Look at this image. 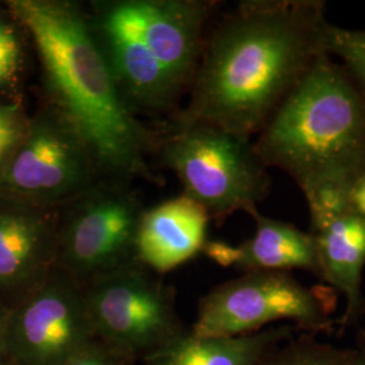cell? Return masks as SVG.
<instances>
[{
	"label": "cell",
	"mask_w": 365,
	"mask_h": 365,
	"mask_svg": "<svg viewBox=\"0 0 365 365\" xmlns=\"http://www.w3.org/2000/svg\"><path fill=\"white\" fill-rule=\"evenodd\" d=\"M102 179L87 146L48 107L30 118L24 143L0 168V197L61 209Z\"/></svg>",
	"instance_id": "cell-7"
},
{
	"label": "cell",
	"mask_w": 365,
	"mask_h": 365,
	"mask_svg": "<svg viewBox=\"0 0 365 365\" xmlns=\"http://www.w3.org/2000/svg\"><path fill=\"white\" fill-rule=\"evenodd\" d=\"M30 126L21 105L0 102V168L24 143Z\"/></svg>",
	"instance_id": "cell-19"
},
{
	"label": "cell",
	"mask_w": 365,
	"mask_h": 365,
	"mask_svg": "<svg viewBox=\"0 0 365 365\" xmlns=\"http://www.w3.org/2000/svg\"><path fill=\"white\" fill-rule=\"evenodd\" d=\"M7 9L36 43L49 107L78 134L101 173L158 182L149 165L156 137L118 90L84 7L69 0H10Z\"/></svg>",
	"instance_id": "cell-2"
},
{
	"label": "cell",
	"mask_w": 365,
	"mask_h": 365,
	"mask_svg": "<svg viewBox=\"0 0 365 365\" xmlns=\"http://www.w3.org/2000/svg\"><path fill=\"white\" fill-rule=\"evenodd\" d=\"M253 144L265 168L288 173L304 196L334 184L352 188L365 172V96L324 53L279 106Z\"/></svg>",
	"instance_id": "cell-3"
},
{
	"label": "cell",
	"mask_w": 365,
	"mask_h": 365,
	"mask_svg": "<svg viewBox=\"0 0 365 365\" xmlns=\"http://www.w3.org/2000/svg\"><path fill=\"white\" fill-rule=\"evenodd\" d=\"M342 356L344 353L331 346L300 344L279 354L265 356L259 365H337Z\"/></svg>",
	"instance_id": "cell-20"
},
{
	"label": "cell",
	"mask_w": 365,
	"mask_h": 365,
	"mask_svg": "<svg viewBox=\"0 0 365 365\" xmlns=\"http://www.w3.org/2000/svg\"><path fill=\"white\" fill-rule=\"evenodd\" d=\"M349 192V188L327 184L306 195L313 232L348 212H353Z\"/></svg>",
	"instance_id": "cell-18"
},
{
	"label": "cell",
	"mask_w": 365,
	"mask_h": 365,
	"mask_svg": "<svg viewBox=\"0 0 365 365\" xmlns=\"http://www.w3.org/2000/svg\"><path fill=\"white\" fill-rule=\"evenodd\" d=\"M0 365H10V364H0Z\"/></svg>",
	"instance_id": "cell-27"
},
{
	"label": "cell",
	"mask_w": 365,
	"mask_h": 365,
	"mask_svg": "<svg viewBox=\"0 0 365 365\" xmlns=\"http://www.w3.org/2000/svg\"><path fill=\"white\" fill-rule=\"evenodd\" d=\"M61 365H135V363L111 351L102 342L93 341Z\"/></svg>",
	"instance_id": "cell-22"
},
{
	"label": "cell",
	"mask_w": 365,
	"mask_h": 365,
	"mask_svg": "<svg viewBox=\"0 0 365 365\" xmlns=\"http://www.w3.org/2000/svg\"><path fill=\"white\" fill-rule=\"evenodd\" d=\"M256 233L240 249L235 268L245 272L309 269L318 274L315 240L287 222L264 217L256 210L250 214Z\"/></svg>",
	"instance_id": "cell-16"
},
{
	"label": "cell",
	"mask_w": 365,
	"mask_h": 365,
	"mask_svg": "<svg viewBox=\"0 0 365 365\" xmlns=\"http://www.w3.org/2000/svg\"><path fill=\"white\" fill-rule=\"evenodd\" d=\"M11 307L0 298V364H10L9 359V327ZM11 365V364H10Z\"/></svg>",
	"instance_id": "cell-24"
},
{
	"label": "cell",
	"mask_w": 365,
	"mask_h": 365,
	"mask_svg": "<svg viewBox=\"0 0 365 365\" xmlns=\"http://www.w3.org/2000/svg\"><path fill=\"white\" fill-rule=\"evenodd\" d=\"M268 330L237 337H202L182 331L143 360L144 365H259L268 349L284 336Z\"/></svg>",
	"instance_id": "cell-15"
},
{
	"label": "cell",
	"mask_w": 365,
	"mask_h": 365,
	"mask_svg": "<svg viewBox=\"0 0 365 365\" xmlns=\"http://www.w3.org/2000/svg\"><path fill=\"white\" fill-rule=\"evenodd\" d=\"M58 211L0 197V294L22 300L56 269Z\"/></svg>",
	"instance_id": "cell-11"
},
{
	"label": "cell",
	"mask_w": 365,
	"mask_h": 365,
	"mask_svg": "<svg viewBox=\"0 0 365 365\" xmlns=\"http://www.w3.org/2000/svg\"><path fill=\"white\" fill-rule=\"evenodd\" d=\"M156 274L137 261L81 286L95 339L133 363L184 331Z\"/></svg>",
	"instance_id": "cell-6"
},
{
	"label": "cell",
	"mask_w": 365,
	"mask_h": 365,
	"mask_svg": "<svg viewBox=\"0 0 365 365\" xmlns=\"http://www.w3.org/2000/svg\"><path fill=\"white\" fill-rule=\"evenodd\" d=\"M292 319L306 327L327 324L319 295L288 272L256 271L220 284L205 295L192 333L202 337H237L262 327Z\"/></svg>",
	"instance_id": "cell-8"
},
{
	"label": "cell",
	"mask_w": 365,
	"mask_h": 365,
	"mask_svg": "<svg viewBox=\"0 0 365 365\" xmlns=\"http://www.w3.org/2000/svg\"><path fill=\"white\" fill-rule=\"evenodd\" d=\"M143 212L128 182L102 179L58 211L56 268L83 286L137 262Z\"/></svg>",
	"instance_id": "cell-5"
},
{
	"label": "cell",
	"mask_w": 365,
	"mask_h": 365,
	"mask_svg": "<svg viewBox=\"0 0 365 365\" xmlns=\"http://www.w3.org/2000/svg\"><path fill=\"white\" fill-rule=\"evenodd\" d=\"M22 42L11 22L0 16V90L13 86L22 69Z\"/></svg>",
	"instance_id": "cell-21"
},
{
	"label": "cell",
	"mask_w": 365,
	"mask_h": 365,
	"mask_svg": "<svg viewBox=\"0 0 365 365\" xmlns=\"http://www.w3.org/2000/svg\"><path fill=\"white\" fill-rule=\"evenodd\" d=\"M209 214L182 194L144 210L135 242L137 261L165 274L194 259L206 242Z\"/></svg>",
	"instance_id": "cell-13"
},
{
	"label": "cell",
	"mask_w": 365,
	"mask_h": 365,
	"mask_svg": "<svg viewBox=\"0 0 365 365\" xmlns=\"http://www.w3.org/2000/svg\"><path fill=\"white\" fill-rule=\"evenodd\" d=\"M325 48L329 56L339 60L341 66L365 96V30H351L329 24Z\"/></svg>",
	"instance_id": "cell-17"
},
{
	"label": "cell",
	"mask_w": 365,
	"mask_h": 365,
	"mask_svg": "<svg viewBox=\"0 0 365 365\" xmlns=\"http://www.w3.org/2000/svg\"><path fill=\"white\" fill-rule=\"evenodd\" d=\"M92 34L118 90L134 113H164L179 91L150 51L138 0L93 1L87 11Z\"/></svg>",
	"instance_id": "cell-10"
},
{
	"label": "cell",
	"mask_w": 365,
	"mask_h": 365,
	"mask_svg": "<svg viewBox=\"0 0 365 365\" xmlns=\"http://www.w3.org/2000/svg\"><path fill=\"white\" fill-rule=\"evenodd\" d=\"M318 274L346 299V319L354 318L361 303L365 267V221L354 212L314 230Z\"/></svg>",
	"instance_id": "cell-14"
},
{
	"label": "cell",
	"mask_w": 365,
	"mask_h": 365,
	"mask_svg": "<svg viewBox=\"0 0 365 365\" xmlns=\"http://www.w3.org/2000/svg\"><path fill=\"white\" fill-rule=\"evenodd\" d=\"M202 252L221 267H235L240 259V249L223 241H206Z\"/></svg>",
	"instance_id": "cell-23"
},
{
	"label": "cell",
	"mask_w": 365,
	"mask_h": 365,
	"mask_svg": "<svg viewBox=\"0 0 365 365\" xmlns=\"http://www.w3.org/2000/svg\"><path fill=\"white\" fill-rule=\"evenodd\" d=\"M337 365H365V356L357 353H344Z\"/></svg>",
	"instance_id": "cell-26"
},
{
	"label": "cell",
	"mask_w": 365,
	"mask_h": 365,
	"mask_svg": "<svg viewBox=\"0 0 365 365\" xmlns=\"http://www.w3.org/2000/svg\"><path fill=\"white\" fill-rule=\"evenodd\" d=\"M214 1L138 0L144 37L175 87L190 88L205 46Z\"/></svg>",
	"instance_id": "cell-12"
},
{
	"label": "cell",
	"mask_w": 365,
	"mask_h": 365,
	"mask_svg": "<svg viewBox=\"0 0 365 365\" xmlns=\"http://www.w3.org/2000/svg\"><path fill=\"white\" fill-rule=\"evenodd\" d=\"M93 341L81 286L58 268L11 307V365L64 364Z\"/></svg>",
	"instance_id": "cell-9"
},
{
	"label": "cell",
	"mask_w": 365,
	"mask_h": 365,
	"mask_svg": "<svg viewBox=\"0 0 365 365\" xmlns=\"http://www.w3.org/2000/svg\"><path fill=\"white\" fill-rule=\"evenodd\" d=\"M160 152L182 182V194L217 221L235 211L252 214L268 194L267 168L250 140L218 126L176 118Z\"/></svg>",
	"instance_id": "cell-4"
},
{
	"label": "cell",
	"mask_w": 365,
	"mask_h": 365,
	"mask_svg": "<svg viewBox=\"0 0 365 365\" xmlns=\"http://www.w3.org/2000/svg\"><path fill=\"white\" fill-rule=\"evenodd\" d=\"M325 3L249 0L209 38L178 115L250 140L327 52Z\"/></svg>",
	"instance_id": "cell-1"
},
{
	"label": "cell",
	"mask_w": 365,
	"mask_h": 365,
	"mask_svg": "<svg viewBox=\"0 0 365 365\" xmlns=\"http://www.w3.org/2000/svg\"><path fill=\"white\" fill-rule=\"evenodd\" d=\"M351 206L353 212L365 221V175L360 176L351 188Z\"/></svg>",
	"instance_id": "cell-25"
}]
</instances>
